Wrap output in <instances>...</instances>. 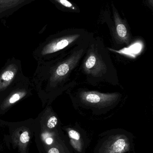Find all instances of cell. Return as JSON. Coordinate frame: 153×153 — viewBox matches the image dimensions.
<instances>
[{"label":"cell","instance_id":"obj_1","mask_svg":"<svg viewBox=\"0 0 153 153\" xmlns=\"http://www.w3.org/2000/svg\"><path fill=\"white\" fill-rule=\"evenodd\" d=\"M84 56L81 71L88 82L92 85L102 82L118 84L116 71L103 45L90 42Z\"/></svg>","mask_w":153,"mask_h":153},{"label":"cell","instance_id":"obj_2","mask_svg":"<svg viewBox=\"0 0 153 153\" xmlns=\"http://www.w3.org/2000/svg\"><path fill=\"white\" fill-rule=\"evenodd\" d=\"M117 93H103L95 91H82L79 93V100L82 104L94 108H105L113 105L120 99Z\"/></svg>","mask_w":153,"mask_h":153},{"label":"cell","instance_id":"obj_3","mask_svg":"<svg viewBox=\"0 0 153 153\" xmlns=\"http://www.w3.org/2000/svg\"><path fill=\"white\" fill-rule=\"evenodd\" d=\"M79 34H70L49 44L42 52L43 54H49L68 48L72 49L77 45L82 43Z\"/></svg>","mask_w":153,"mask_h":153},{"label":"cell","instance_id":"obj_4","mask_svg":"<svg viewBox=\"0 0 153 153\" xmlns=\"http://www.w3.org/2000/svg\"><path fill=\"white\" fill-rule=\"evenodd\" d=\"M116 29L118 36L119 39L126 44H128L129 42L128 32L125 24L120 22H118L116 20Z\"/></svg>","mask_w":153,"mask_h":153},{"label":"cell","instance_id":"obj_5","mask_svg":"<svg viewBox=\"0 0 153 153\" xmlns=\"http://www.w3.org/2000/svg\"><path fill=\"white\" fill-rule=\"evenodd\" d=\"M127 142L125 139L120 138L116 140L111 146L110 153H122L127 147Z\"/></svg>","mask_w":153,"mask_h":153},{"label":"cell","instance_id":"obj_6","mask_svg":"<svg viewBox=\"0 0 153 153\" xmlns=\"http://www.w3.org/2000/svg\"><path fill=\"white\" fill-rule=\"evenodd\" d=\"M15 74V70L11 69L6 70L1 76V79L5 83H9L14 77Z\"/></svg>","mask_w":153,"mask_h":153},{"label":"cell","instance_id":"obj_7","mask_svg":"<svg viewBox=\"0 0 153 153\" xmlns=\"http://www.w3.org/2000/svg\"><path fill=\"white\" fill-rule=\"evenodd\" d=\"M25 93H17L12 95L9 100L10 104L15 103L16 102L20 100L22 97L25 96Z\"/></svg>","mask_w":153,"mask_h":153},{"label":"cell","instance_id":"obj_8","mask_svg":"<svg viewBox=\"0 0 153 153\" xmlns=\"http://www.w3.org/2000/svg\"><path fill=\"white\" fill-rule=\"evenodd\" d=\"M57 123V118L55 116H52L49 119L48 121V127L49 128H54L56 126Z\"/></svg>","mask_w":153,"mask_h":153},{"label":"cell","instance_id":"obj_9","mask_svg":"<svg viewBox=\"0 0 153 153\" xmlns=\"http://www.w3.org/2000/svg\"><path fill=\"white\" fill-rule=\"evenodd\" d=\"M30 137L29 134L27 131H25L21 135L20 140L22 143H26L29 141Z\"/></svg>","mask_w":153,"mask_h":153},{"label":"cell","instance_id":"obj_10","mask_svg":"<svg viewBox=\"0 0 153 153\" xmlns=\"http://www.w3.org/2000/svg\"><path fill=\"white\" fill-rule=\"evenodd\" d=\"M69 135L71 138L76 140H79L80 139V137H81L80 134L75 130H70L69 132Z\"/></svg>","mask_w":153,"mask_h":153},{"label":"cell","instance_id":"obj_11","mask_svg":"<svg viewBox=\"0 0 153 153\" xmlns=\"http://www.w3.org/2000/svg\"><path fill=\"white\" fill-rule=\"evenodd\" d=\"M59 1L61 4H63L64 6L68 8H73L74 9L72 4L67 0H59Z\"/></svg>","mask_w":153,"mask_h":153},{"label":"cell","instance_id":"obj_12","mask_svg":"<svg viewBox=\"0 0 153 153\" xmlns=\"http://www.w3.org/2000/svg\"><path fill=\"white\" fill-rule=\"evenodd\" d=\"M48 153H59L58 149L56 148H52L49 151Z\"/></svg>","mask_w":153,"mask_h":153},{"label":"cell","instance_id":"obj_13","mask_svg":"<svg viewBox=\"0 0 153 153\" xmlns=\"http://www.w3.org/2000/svg\"><path fill=\"white\" fill-rule=\"evenodd\" d=\"M53 139H52V138H50V137L47 138V139L46 140V143L48 145H50L51 144H52V143H53Z\"/></svg>","mask_w":153,"mask_h":153}]
</instances>
